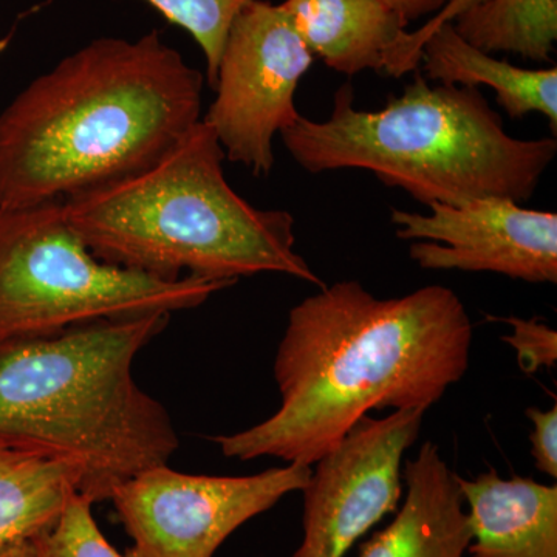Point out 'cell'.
I'll return each instance as SVG.
<instances>
[{
  "instance_id": "9c48e42d",
  "label": "cell",
  "mask_w": 557,
  "mask_h": 557,
  "mask_svg": "<svg viewBox=\"0 0 557 557\" xmlns=\"http://www.w3.org/2000/svg\"><path fill=\"white\" fill-rule=\"evenodd\" d=\"M426 409L366 417L311 469L302 490V541L289 557H346L359 539L399 507L403 458Z\"/></svg>"
},
{
  "instance_id": "7402d4cb",
  "label": "cell",
  "mask_w": 557,
  "mask_h": 557,
  "mask_svg": "<svg viewBox=\"0 0 557 557\" xmlns=\"http://www.w3.org/2000/svg\"><path fill=\"white\" fill-rule=\"evenodd\" d=\"M480 2H483V0H453L445 10L435 14L431 21H428L426 25L418 28V30L424 32L429 30V28L435 27V25L443 24V22H453L456 20L458 14L463 13L465 10L471 9V7L478 5Z\"/></svg>"
},
{
  "instance_id": "277c9868",
  "label": "cell",
  "mask_w": 557,
  "mask_h": 557,
  "mask_svg": "<svg viewBox=\"0 0 557 557\" xmlns=\"http://www.w3.org/2000/svg\"><path fill=\"white\" fill-rule=\"evenodd\" d=\"M203 120L146 170L64 200L70 225L102 262L160 278L237 284L285 274L324 287L296 251L295 218L252 207L223 172Z\"/></svg>"
},
{
  "instance_id": "5bb4252c",
  "label": "cell",
  "mask_w": 557,
  "mask_h": 557,
  "mask_svg": "<svg viewBox=\"0 0 557 557\" xmlns=\"http://www.w3.org/2000/svg\"><path fill=\"white\" fill-rule=\"evenodd\" d=\"M300 39L313 57L346 76L386 72L408 22L383 0H285Z\"/></svg>"
},
{
  "instance_id": "3957f363",
  "label": "cell",
  "mask_w": 557,
  "mask_h": 557,
  "mask_svg": "<svg viewBox=\"0 0 557 557\" xmlns=\"http://www.w3.org/2000/svg\"><path fill=\"white\" fill-rule=\"evenodd\" d=\"M170 319L150 313L0 339V440L78 465L79 494L94 504L139 472L168 465L180 448L177 431L132 369Z\"/></svg>"
},
{
  "instance_id": "e0dca14e",
  "label": "cell",
  "mask_w": 557,
  "mask_h": 557,
  "mask_svg": "<svg viewBox=\"0 0 557 557\" xmlns=\"http://www.w3.org/2000/svg\"><path fill=\"white\" fill-rule=\"evenodd\" d=\"M171 24L193 36L203 51L207 81L214 86L220 58L234 20L258 0H146Z\"/></svg>"
},
{
  "instance_id": "44dd1931",
  "label": "cell",
  "mask_w": 557,
  "mask_h": 557,
  "mask_svg": "<svg viewBox=\"0 0 557 557\" xmlns=\"http://www.w3.org/2000/svg\"><path fill=\"white\" fill-rule=\"evenodd\" d=\"M387 7L397 11L408 24L421 20L429 14H438L445 10L453 0H383Z\"/></svg>"
},
{
  "instance_id": "52a82bcc",
  "label": "cell",
  "mask_w": 557,
  "mask_h": 557,
  "mask_svg": "<svg viewBox=\"0 0 557 557\" xmlns=\"http://www.w3.org/2000/svg\"><path fill=\"white\" fill-rule=\"evenodd\" d=\"M313 61L281 3L258 0L240 11L220 58L214 101L201 119L226 159L269 177L273 139L299 120L296 90Z\"/></svg>"
},
{
  "instance_id": "2e32d148",
  "label": "cell",
  "mask_w": 557,
  "mask_h": 557,
  "mask_svg": "<svg viewBox=\"0 0 557 557\" xmlns=\"http://www.w3.org/2000/svg\"><path fill=\"white\" fill-rule=\"evenodd\" d=\"M458 35L485 53L519 54L552 62L557 40V0H483L453 21Z\"/></svg>"
},
{
  "instance_id": "6da1fadb",
  "label": "cell",
  "mask_w": 557,
  "mask_h": 557,
  "mask_svg": "<svg viewBox=\"0 0 557 557\" xmlns=\"http://www.w3.org/2000/svg\"><path fill=\"white\" fill-rule=\"evenodd\" d=\"M472 322L457 293L426 285L379 298L358 281L293 307L273 373V416L212 442L240 461L314 463L372 410L429 409L467 375Z\"/></svg>"
},
{
  "instance_id": "603a6c76",
  "label": "cell",
  "mask_w": 557,
  "mask_h": 557,
  "mask_svg": "<svg viewBox=\"0 0 557 557\" xmlns=\"http://www.w3.org/2000/svg\"><path fill=\"white\" fill-rule=\"evenodd\" d=\"M0 557H38L32 539H21L0 548Z\"/></svg>"
},
{
  "instance_id": "7a4b0ae2",
  "label": "cell",
  "mask_w": 557,
  "mask_h": 557,
  "mask_svg": "<svg viewBox=\"0 0 557 557\" xmlns=\"http://www.w3.org/2000/svg\"><path fill=\"white\" fill-rule=\"evenodd\" d=\"M203 87L157 30L91 40L0 113V208L64 201L146 170L200 123Z\"/></svg>"
},
{
  "instance_id": "5b68a950",
  "label": "cell",
  "mask_w": 557,
  "mask_h": 557,
  "mask_svg": "<svg viewBox=\"0 0 557 557\" xmlns=\"http://www.w3.org/2000/svg\"><path fill=\"white\" fill-rule=\"evenodd\" d=\"M413 73L379 110L357 109L344 84L327 120L300 115L282 132L285 149L310 174L369 171L428 208L482 197L530 200L555 161L556 137H512L475 87L432 86Z\"/></svg>"
},
{
  "instance_id": "8992f818",
  "label": "cell",
  "mask_w": 557,
  "mask_h": 557,
  "mask_svg": "<svg viewBox=\"0 0 557 557\" xmlns=\"http://www.w3.org/2000/svg\"><path fill=\"white\" fill-rule=\"evenodd\" d=\"M228 287L102 262L70 225L62 200L0 208V339L42 338L91 322L193 310Z\"/></svg>"
},
{
  "instance_id": "7c38bea8",
  "label": "cell",
  "mask_w": 557,
  "mask_h": 557,
  "mask_svg": "<svg viewBox=\"0 0 557 557\" xmlns=\"http://www.w3.org/2000/svg\"><path fill=\"white\" fill-rule=\"evenodd\" d=\"M401 507L383 530L359 548L358 557H469L471 522L438 446L426 442L403 467Z\"/></svg>"
},
{
  "instance_id": "9a60e30c",
  "label": "cell",
  "mask_w": 557,
  "mask_h": 557,
  "mask_svg": "<svg viewBox=\"0 0 557 557\" xmlns=\"http://www.w3.org/2000/svg\"><path fill=\"white\" fill-rule=\"evenodd\" d=\"M81 482L83 471L67 458L0 440V548L53 525Z\"/></svg>"
},
{
  "instance_id": "8fae6325",
  "label": "cell",
  "mask_w": 557,
  "mask_h": 557,
  "mask_svg": "<svg viewBox=\"0 0 557 557\" xmlns=\"http://www.w3.org/2000/svg\"><path fill=\"white\" fill-rule=\"evenodd\" d=\"M423 64L424 78L443 86L491 87L497 104L512 120L541 113L557 134V69H523L475 49L443 22L429 30L406 32L386 69L399 78Z\"/></svg>"
},
{
  "instance_id": "30bf717a",
  "label": "cell",
  "mask_w": 557,
  "mask_h": 557,
  "mask_svg": "<svg viewBox=\"0 0 557 557\" xmlns=\"http://www.w3.org/2000/svg\"><path fill=\"white\" fill-rule=\"evenodd\" d=\"M429 214L394 208L397 237L416 240L420 269L496 273L530 284H557V214L500 197L432 205Z\"/></svg>"
},
{
  "instance_id": "cb8c5ba5",
  "label": "cell",
  "mask_w": 557,
  "mask_h": 557,
  "mask_svg": "<svg viewBox=\"0 0 557 557\" xmlns=\"http://www.w3.org/2000/svg\"><path fill=\"white\" fill-rule=\"evenodd\" d=\"M5 40H3V42H0V51H2L3 47H5Z\"/></svg>"
},
{
  "instance_id": "ac0fdd59",
  "label": "cell",
  "mask_w": 557,
  "mask_h": 557,
  "mask_svg": "<svg viewBox=\"0 0 557 557\" xmlns=\"http://www.w3.org/2000/svg\"><path fill=\"white\" fill-rule=\"evenodd\" d=\"M94 502L76 493L53 525L32 539L38 557H143L131 547H113L91 515Z\"/></svg>"
},
{
  "instance_id": "4fadbf2b",
  "label": "cell",
  "mask_w": 557,
  "mask_h": 557,
  "mask_svg": "<svg viewBox=\"0 0 557 557\" xmlns=\"http://www.w3.org/2000/svg\"><path fill=\"white\" fill-rule=\"evenodd\" d=\"M468 505L469 557H557V485L504 479L494 469L478 478L458 475Z\"/></svg>"
},
{
  "instance_id": "d6986e66",
  "label": "cell",
  "mask_w": 557,
  "mask_h": 557,
  "mask_svg": "<svg viewBox=\"0 0 557 557\" xmlns=\"http://www.w3.org/2000/svg\"><path fill=\"white\" fill-rule=\"evenodd\" d=\"M505 322L511 333L504 336L505 343L518 354L520 369L525 373L541 368H555L557 362V332L537 318H491Z\"/></svg>"
},
{
  "instance_id": "ba28073f",
  "label": "cell",
  "mask_w": 557,
  "mask_h": 557,
  "mask_svg": "<svg viewBox=\"0 0 557 557\" xmlns=\"http://www.w3.org/2000/svg\"><path fill=\"white\" fill-rule=\"evenodd\" d=\"M310 475L299 463L244 478L160 465L121 483L109 500L143 557H212L237 528L302 491Z\"/></svg>"
},
{
  "instance_id": "ffe728a7",
  "label": "cell",
  "mask_w": 557,
  "mask_h": 557,
  "mask_svg": "<svg viewBox=\"0 0 557 557\" xmlns=\"http://www.w3.org/2000/svg\"><path fill=\"white\" fill-rule=\"evenodd\" d=\"M525 416L533 423L530 435L531 456L534 458L537 471L557 479V405L542 410L528 408Z\"/></svg>"
}]
</instances>
